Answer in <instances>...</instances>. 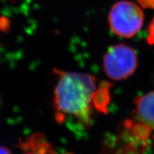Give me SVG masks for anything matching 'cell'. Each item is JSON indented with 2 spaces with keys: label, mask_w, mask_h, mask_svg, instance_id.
Segmentation results:
<instances>
[{
  "label": "cell",
  "mask_w": 154,
  "mask_h": 154,
  "mask_svg": "<svg viewBox=\"0 0 154 154\" xmlns=\"http://www.w3.org/2000/svg\"><path fill=\"white\" fill-rule=\"evenodd\" d=\"M55 72L58 81L54 106L57 121L87 129L91 125L94 110L103 109L109 97V84L97 85L96 78L87 74L59 70Z\"/></svg>",
  "instance_id": "cell-1"
},
{
  "label": "cell",
  "mask_w": 154,
  "mask_h": 154,
  "mask_svg": "<svg viewBox=\"0 0 154 154\" xmlns=\"http://www.w3.org/2000/svg\"><path fill=\"white\" fill-rule=\"evenodd\" d=\"M144 15L141 9L129 1H120L111 7L109 14L111 29L116 35L131 38L140 30Z\"/></svg>",
  "instance_id": "cell-2"
},
{
  "label": "cell",
  "mask_w": 154,
  "mask_h": 154,
  "mask_svg": "<svg viewBox=\"0 0 154 154\" xmlns=\"http://www.w3.org/2000/svg\"><path fill=\"white\" fill-rule=\"evenodd\" d=\"M138 65L136 51L126 44L111 47L105 54L103 67L111 79L124 80L134 74Z\"/></svg>",
  "instance_id": "cell-3"
},
{
  "label": "cell",
  "mask_w": 154,
  "mask_h": 154,
  "mask_svg": "<svg viewBox=\"0 0 154 154\" xmlns=\"http://www.w3.org/2000/svg\"><path fill=\"white\" fill-rule=\"evenodd\" d=\"M135 104L139 120L150 129L154 130V91L138 97Z\"/></svg>",
  "instance_id": "cell-4"
},
{
  "label": "cell",
  "mask_w": 154,
  "mask_h": 154,
  "mask_svg": "<svg viewBox=\"0 0 154 154\" xmlns=\"http://www.w3.org/2000/svg\"><path fill=\"white\" fill-rule=\"evenodd\" d=\"M26 151L23 154H51V149L47 143H44L39 136H34L24 143Z\"/></svg>",
  "instance_id": "cell-5"
},
{
  "label": "cell",
  "mask_w": 154,
  "mask_h": 154,
  "mask_svg": "<svg viewBox=\"0 0 154 154\" xmlns=\"http://www.w3.org/2000/svg\"><path fill=\"white\" fill-rule=\"evenodd\" d=\"M149 36H148V42L149 44L153 45L154 44V17L152 19L151 24L149 25Z\"/></svg>",
  "instance_id": "cell-6"
},
{
  "label": "cell",
  "mask_w": 154,
  "mask_h": 154,
  "mask_svg": "<svg viewBox=\"0 0 154 154\" xmlns=\"http://www.w3.org/2000/svg\"><path fill=\"white\" fill-rule=\"evenodd\" d=\"M144 7H154V0H138Z\"/></svg>",
  "instance_id": "cell-7"
},
{
  "label": "cell",
  "mask_w": 154,
  "mask_h": 154,
  "mask_svg": "<svg viewBox=\"0 0 154 154\" xmlns=\"http://www.w3.org/2000/svg\"><path fill=\"white\" fill-rule=\"evenodd\" d=\"M0 154H12L8 149L0 146Z\"/></svg>",
  "instance_id": "cell-8"
}]
</instances>
